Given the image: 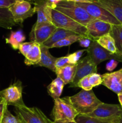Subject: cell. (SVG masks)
Wrapping results in <instances>:
<instances>
[{"label":"cell","instance_id":"obj_1","mask_svg":"<svg viewBox=\"0 0 122 123\" xmlns=\"http://www.w3.org/2000/svg\"><path fill=\"white\" fill-rule=\"evenodd\" d=\"M75 109L78 114L89 115L102 102L92 90H81L76 94L63 97Z\"/></svg>","mask_w":122,"mask_h":123},{"label":"cell","instance_id":"obj_2","mask_svg":"<svg viewBox=\"0 0 122 123\" xmlns=\"http://www.w3.org/2000/svg\"><path fill=\"white\" fill-rule=\"evenodd\" d=\"M55 9L86 26L89 23L95 19L76 2L62 1L57 4Z\"/></svg>","mask_w":122,"mask_h":123},{"label":"cell","instance_id":"obj_3","mask_svg":"<svg viewBox=\"0 0 122 123\" xmlns=\"http://www.w3.org/2000/svg\"><path fill=\"white\" fill-rule=\"evenodd\" d=\"M50 16L51 23L56 28L64 29L77 34L88 37L86 26L79 24L63 13L53 8H50Z\"/></svg>","mask_w":122,"mask_h":123},{"label":"cell","instance_id":"obj_4","mask_svg":"<svg viewBox=\"0 0 122 123\" xmlns=\"http://www.w3.org/2000/svg\"><path fill=\"white\" fill-rule=\"evenodd\" d=\"M78 113L64 98H58L54 100L51 117L53 121H75Z\"/></svg>","mask_w":122,"mask_h":123},{"label":"cell","instance_id":"obj_5","mask_svg":"<svg viewBox=\"0 0 122 123\" xmlns=\"http://www.w3.org/2000/svg\"><path fill=\"white\" fill-rule=\"evenodd\" d=\"M15 113L24 123H53L36 107L29 108L26 105L15 107Z\"/></svg>","mask_w":122,"mask_h":123},{"label":"cell","instance_id":"obj_6","mask_svg":"<svg viewBox=\"0 0 122 123\" xmlns=\"http://www.w3.org/2000/svg\"><path fill=\"white\" fill-rule=\"evenodd\" d=\"M8 9L16 24L20 25L36 13L35 8L32 7L31 2L23 0H16Z\"/></svg>","mask_w":122,"mask_h":123},{"label":"cell","instance_id":"obj_7","mask_svg":"<svg viewBox=\"0 0 122 123\" xmlns=\"http://www.w3.org/2000/svg\"><path fill=\"white\" fill-rule=\"evenodd\" d=\"M86 52L87 55L97 66L103 61L108 60H115L122 62V56L110 52L100 46L95 40H92L90 46L86 49Z\"/></svg>","mask_w":122,"mask_h":123},{"label":"cell","instance_id":"obj_8","mask_svg":"<svg viewBox=\"0 0 122 123\" xmlns=\"http://www.w3.org/2000/svg\"><path fill=\"white\" fill-rule=\"evenodd\" d=\"M78 6L83 8L89 15L94 19L102 20L111 24V25H118L121 24L118 20L112 15L110 12L105 8H102L99 5L93 2H84V3H77Z\"/></svg>","mask_w":122,"mask_h":123},{"label":"cell","instance_id":"obj_9","mask_svg":"<svg viewBox=\"0 0 122 123\" xmlns=\"http://www.w3.org/2000/svg\"><path fill=\"white\" fill-rule=\"evenodd\" d=\"M22 91V84L21 82L18 80L5 90L0 91V97L6 101L8 106H22L25 105L23 100Z\"/></svg>","mask_w":122,"mask_h":123},{"label":"cell","instance_id":"obj_10","mask_svg":"<svg viewBox=\"0 0 122 123\" xmlns=\"http://www.w3.org/2000/svg\"><path fill=\"white\" fill-rule=\"evenodd\" d=\"M94 73H97V65L87 55L77 64L75 75L69 87H77L78 82L82 78Z\"/></svg>","mask_w":122,"mask_h":123},{"label":"cell","instance_id":"obj_11","mask_svg":"<svg viewBox=\"0 0 122 123\" xmlns=\"http://www.w3.org/2000/svg\"><path fill=\"white\" fill-rule=\"evenodd\" d=\"M56 29V26L51 22L35 24L29 33L31 42H35L42 45L50 38Z\"/></svg>","mask_w":122,"mask_h":123},{"label":"cell","instance_id":"obj_12","mask_svg":"<svg viewBox=\"0 0 122 123\" xmlns=\"http://www.w3.org/2000/svg\"><path fill=\"white\" fill-rule=\"evenodd\" d=\"M122 112L120 105L102 103L89 116L102 120H112L117 118Z\"/></svg>","mask_w":122,"mask_h":123},{"label":"cell","instance_id":"obj_13","mask_svg":"<svg viewBox=\"0 0 122 123\" xmlns=\"http://www.w3.org/2000/svg\"><path fill=\"white\" fill-rule=\"evenodd\" d=\"M102 85L117 94L122 93V68L102 75Z\"/></svg>","mask_w":122,"mask_h":123},{"label":"cell","instance_id":"obj_14","mask_svg":"<svg viewBox=\"0 0 122 123\" xmlns=\"http://www.w3.org/2000/svg\"><path fill=\"white\" fill-rule=\"evenodd\" d=\"M111 26V24L106 22L94 19L86 25L87 36L92 40H96L102 36L110 33Z\"/></svg>","mask_w":122,"mask_h":123},{"label":"cell","instance_id":"obj_15","mask_svg":"<svg viewBox=\"0 0 122 123\" xmlns=\"http://www.w3.org/2000/svg\"><path fill=\"white\" fill-rule=\"evenodd\" d=\"M93 2L105 8L122 24V0H93Z\"/></svg>","mask_w":122,"mask_h":123},{"label":"cell","instance_id":"obj_16","mask_svg":"<svg viewBox=\"0 0 122 123\" xmlns=\"http://www.w3.org/2000/svg\"><path fill=\"white\" fill-rule=\"evenodd\" d=\"M36 13H37V20L35 24L44 22H51L50 7L49 6L48 0H33Z\"/></svg>","mask_w":122,"mask_h":123},{"label":"cell","instance_id":"obj_17","mask_svg":"<svg viewBox=\"0 0 122 123\" xmlns=\"http://www.w3.org/2000/svg\"><path fill=\"white\" fill-rule=\"evenodd\" d=\"M41 55L40 61L37 66L45 67L55 72L56 70L55 62L57 60V58L51 55L49 49L43 45H41Z\"/></svg>","mask_w":122,"mask_h":123},{"label":"cell","instance_id":"obj_18","mask_svg":"<svg viewBox=\"0 0 122 123\" xmlns=\"http://www.w3.org/2000/svg\"><path fill=\"white\" fill-rule=\"evenodd\" d=\"M74 34H77L72 31H68V30H64V29L60 28H56L50 38L47 40L45 42H44L42 45L46 47L48 49L51 48L55 43L59 42L61 40L66 38L69 36Z\"/></svg>","mask_w":122,"mask_h":123},{"label":"cell","instance_id":"obj_19","mask_svg":"<svg viewBox=\"0 0 122 123\" xmlns=\"http://www.w3.org/2000/svg\"><path fill=\"white\" fill-rule=\"evenodd\" d=\"M77 64L68 65L62 68H56L55 73L57 77L61 78L65 84H71L75 75Z\"/></svg>","mask_w":122,"mask_h":123},{"label":"cell","instance_id":"obj_20","mask_svg":"<svg viewBox=\"0 0 122 123\" xmlns=\"http://www.w3.org/2000/svg\"><path fill=\"white\" fill-rule=\"evenodd\" d=\"M64 82L59 77H56L48 85L47 90L48 94L54 100L60 98L64 87Z\"/></svg>","mask_w":122,"mask_h":123},{"label":"cell","instance_id":"obj_21","mask_svg":"<svg viewBox=\"0 0 122 123\" xmlns=\"http://www.w3.org/2000/svg\"><path fill=\"white\" fill-rule=\"evenodd\" d=\"M41 55V45L35 43L31 50L25 56V64L28 66L37 65L40 61Z\"/></svg>","mask_w":122,"mask_h":123},{"label":"cell","instance_id":"obj_22","mask_svg":"<svg viewBox=\"0 0 122 123\" xmlns=\"http://www.w3.org/2000/svg\"><path fill=\"white\" fill-rule=\"evenodd\" d=\"M26 39L25 34L22 30L11 31L9 37L6 38L7 44H10L14 50L19 49V46Z\"/></svg>","mask_w":122,"mask_h":123},{"label":"cell","instance_id":"obj_23","mask_svg":"<svg viewBox=\"0 0 122 123\" xmlns=\"http://www.w3.org/2000/svg\"><path fill=\"white\" fill-rule=\"evenodd\" d=\"M109 34L114 40L117 54L122 56V24L112 25Z\"/></svg>","mask_w":122,"mask_h":123},{"label":"cell","instance_id":"obj_24","mask_svg":"<svg viewBox=\"0 0 122 123\" xmlns=\"http://www.w3.org/2000/svg\"><path fill=\"white\" fill-rule=\"evenodd\" d=\"M16 25L9 9L0 8V27L10 30Z\"/></svg>","mask_w":122,"mask_h":123},{"label":"cell","instance_id":"obj_25","mask_svg":"<svg viewBox=\"0 0 122 123\" xmlns=\"http://www.w3.org/2000/svg\"><path fill=\"white\" fill-rule=\"evenodd\" d=\"M95 41H96L97 43L100 46L104 48V49L107 50L110 52L114 54H117V50L116 44H115L114 40L111 37L110 34L104 35Z\"/></svg>","mask_w":122,"mask_h":123},{"label":"cell","instance_id":"obj_26","mask_svg":"<svg viewBox=\"0 0 122 123\" xmlns=\"http://www.w3.org/2000/svg\"><path fill=\"white\" fill-rule=\"evenodd\" d=\"M117 118L112 120H106L92 117L87 115L78 114L75 118V121L76 123H117Z\"/></svg>","mask_w":122,"mask_h":123},{"label":"cell","instance_id":"obj_27","mask_svg":"<svg viewBox=\"0 0 122 123\" xmlns=\"http://www.w3.org/2000/svg\"><path fill=\"white\" fill-rule=\"evenodd\" d=\"M81 35L79 34H74L69 36L61 40L59 42L55 43L53 45L51 46V48H62L64 46H70L71 44L75 43L77 42H78L79 40L81 37Z\"/></svg>","mask_w":122,"mask_h":123},{"label":"cell","instance_id":"obj_28","mask_svg":"<svg viewBox=\"0 0 122 123\" xmlns=\"http://www.w3.org/2000/svg\"><path fill=\"white\" fill-rule=\"evenodd\" d=\"M2 123H23L17 116L13 115L8 109H6L4 115Z\"/></svg>","mask_w":122,"mask_h":123},{"label":"cell","instance_id":"obj_29","mask_svg":"<svg viewBox=\"0 0 122 123\" xmlns=\"http://www.w3.org/2000/svg\"><path fill=\"white\" fill-rule=\"evenodd\" d=\"M86 51V49H81V50H77L75 52L68 55L70 63L71 64H77L80 60V58L82 56L83 53Z\"/></svg>","mask_w":122,"mask_h":123},{"label":"cell","instance_id":"obj_30","mask_svg":"<svg viewBox=\"0 0 122 123\" xmlns=\"http://www.w3.org/2000/svg\"><path fill=\"white\" fill-rule=\"evenodd\" d=\"M89 81L93 87H96L102 84V75L97 73H92L89 76Z\"/></svg>","mask_w":122,"mask_h":123},{"label":"cell","instance_id":"obj_31","mask_svg":"<svg viewBox=\"0 0 122 123\" xmlns=\"http://www.w3.org/2000/svg\"><path fill=\"white\" fill-rule=\"evenodd\" d=\"M35 42H24L22 43L20 45L19 48V50L20 51V54H22L24 56H26L28 54V53L32 49V46L35 44Z\"/></svg>","mask_w":122,"mask_h":123},{"label":"cell","instance_id":"obj_32","mask_svg":"<svg viewBox=\"0 0 122 123\" xmlns=\"http://www.w3.org/2000/svg\"><path fill=\"white\" fill-rule=\"evenodd\" d=\"M68 65H71V64L69 62L68 55L64 56H62V57L57 58V60L55 62V68H62V67H65Z\"/></svg>","mask_w":122,"mask_h":123},{"label":"cell","instance_id":"obj_33","mask_svg":"<svg viewBox=\"0 0 122 123\" xmlns=\"http://www.w3.org/2000/svg\"><path fill=\"white\" fill-rule=\"evenodd\" d=\"M89 76H87L82 78L78 82L77 87L81 88L83 90H84V91H91V90H92L93 86L90 84L89 81Z\"/></svg>","mask_w":122,"mask_h":123},{"label":"cell","instance_id":"obj_34","mask_svg":"<svg viewBox=\"0 0 122 123\" xmlns=\"http://www.w3.org/2000/svg\"><path fill=\"white\" fill-rule=\"evenodd\" d=\"M8 105L2 97H0V123H2L4 115L6 109H8Z\"/></svg>","mask_w":122,"mask_h":123},{"label":"cell","instance_id":"obj_35","mask_svg":"<svg viewBox=\"0 0 122 123\" xmlns=\"http://www.w3.org/2000/svg\"><path fill=\"white\" fill-rule=\"evenodd\" d=\"M92 42V40L90 39L89 37L84 36H81L80 39L78 40V43L80 46H81L82 48H84L85 49H87L90 46Z\"/></svg>","mask_w":122,"mask_h":123},{"label":"cell","instance_id":"obj_36","mask_svg":"<svg viewBox=\"0 0 122 123\" xmlns=\"http://www.w3.org/2000/svg\"><path fill=\"white\" fill-rule=\"evenodd\" d=\"M118 61L115 60H110L106 64V69L108 72H112L117 67Z\"/></svg>","mask_w":122,"mask_h":123},{"label":"cell","instance_id":"obj_37","mask_svg":"<svg viewBox=\"0 0 122 123\" xmlns=\"http://www.w3.org/2000/svg\"><path fill=\"white\" fill-rule=\"evenodd\" d=\"M15 1L16 0H0V8H9Z\"/></svg>","mask_w":122,"mask_h":123},{"label":"cell","instance_id":"obj_38","mask_svg":"<svg viewBox=\"0 0 122 123\" xmlns=\"http://www.w3.org/2000/svg\"><path fill=\"white\" fill-rule=\"evenodd\" d=\"M62 1V0H48L49 7H50L51 8H53V9H55V7H56L57 4Z\"/></svg>","mask_w":122,"mask_h":123},{"label":"cell","instance_id":"obj_39","mask_svg":"<svg viewBox=\"0 0 122 123\" xmlns=\"http://www.w3.org/2000/svg\"><path fill=\"white\" fill-rule=\"evenodd\" d=\"M65 1L74 2L76 3H84V2H93V0H62Z\"/></svg>","mask_w":122,"mask_h":123},{"label":"cell","instance_id":"obj_40","mask_svg":"<svg viewBox=\"0 0 122 123\" xmlns=\"http://www.w3.org/2000/svg\"><path fill=\"white\" fill-rule=\"evenodd\" d=\"M117 96H118V101H119L120 104V106L122 108V93L118 94H117Z\"/></svg>","mask_w":122,"mask_h":123},{"label":"cell","instance_id":"obj_41","mask_svg":"<svg viewBox=\"0 0 122 123\" xmlns=\"http://www.w3.org/2000/svg\"><path fill=\"white\" fill-rule=\"evenodd\" d=\"M53 123H76L75 121L72 122V121H53Z\"/></svg>","mask_w":122,"mask_h":123},{"label":"cell","instance_id":"obj_42","mask_svg":"<svg viewBox=\"0 0 122 123\" xmlns=\"http://www.w3.org/2000/svg\"><path fill=\"white\" fill-rule=\"evenodd\" d=\"M117 123H122V114H120V115L119 116V117L117 118Z\"/></svg>","mask_w":122,"mask_h":123},{"label":"cell","instance_id":"obj_43","mask_svg":"<svg viewBox=\"0 0 122 123\" xmlns=\"http://www.w3.org/2000/svg\"><path fill=\"white\" fill-rule=\"evenodd\" d=\"M23 1H29V2H33V0H23Z\"/></svg>","mask_w":122,"mask_h":123},{"label":"cell","instance_id":"obj_44","mask_svg":"<svg viewBox=\"0 0 122 123\" xmlns=\"http://www.w3.org/2000/svg\"><path fill=\"white\" fill-rule=\"evenodd\" d=\"M22 123H23V122H22Z\"/></svg>","mask_w":122,"mask_h":123}]
</instances>
